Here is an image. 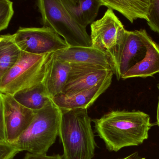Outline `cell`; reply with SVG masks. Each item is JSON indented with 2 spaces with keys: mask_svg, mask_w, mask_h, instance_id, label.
Masks as SVG:
<instances>
[{
  "mask_svg": "<svg viewBox=\"0 0 159 159\" xmlns=\"http://www.w3.org/2000/svg\"><path fill=\"white\" fill-rule=\"evenodd\" d=\"M61 111L52 101L39 111L28 129L13 144L19 152L46 155L59 133Z\"/></svg>",
  "mask_w": 159,
  "mask_h": 159,
  "instance_id": "obj_4",
  "label": "cell"
},
{
  "mask_svg": "<svg viewBox=\"0 0 159 159\" xmlns=\"http://www.w3.org/2000/svg\"><path fill=\"white\" fill-rule=\"evenodd\" d=\"M70 70V63L56 58L52 54L43 82L51 99L62 93Z\"/></svg>",
  "mask_w": 159,
  "mask_h": 159,
  "instance_id": "obj_13",
  "label": "cell"
},
{
  "mask_svg": "<svg viewBox=\"0 0 159 159\" xmlns=\"http://www.w3.org/2000/svg\"><path fill=\"white\" fill-rule=\"evenodd\" d=\"M61 2L76 22L85 28L95 21L102 6L101 0H61Z\"/></svg>",
  "mask_w": 159,
  "mask_h": 159,
  "instance_id": "obj_14",
  "label": "cell"
},
{
  "mask_svg": "<svg viewBox=\"0 0 159 159\" xmlns=\"http://www.w3.org/2000/svg\"><path fill=\"white\" fill-rule=\"evenodd\" d=\"M21 51L34 54H53L69 47L63 38L48 28H20L13 35Z\"/></svg>",
  "mask_w": 159,
  "mask_h": 159,
  "instance_id": "obj_8",
  "label": "cell"
},
{
  "mask_svg": "<svg viewBox=\"0 0 159 159\" xmlns=\"http://www.w3.org/2000/svg\"><path fill=\"white\" fill-rule=\"evenodd\" d=\"M157 123L159 127V97L158 100V103L157 110Z\"/></svg>",
  "mask_w": 159,
  "mask_h": 159,
  "instance_id": "obj_24",
  "label": "cell"
},
{
  "mask_svg": "<svg viewBox=\"0 0 159 159\" xmlns=\"http://www.w3.org/2000/svg\"><path fill=\"white\" fill-rule=\"evenodd\" d=\"M53 54L56 58L70 64L93 65L115 72L114 64L111 60L103 53L92 47H68Z\"/></svg>",
  "mask_w": 159,
  "mask_h": 159,
  "instance_id": "obj_12",
  "label": "cell"
},
{
  "mask_svg": "<svg viewBox=\"0 0 159 159\" xmlns=\"http://www.w3.org/2000/svg\"><path fill=\"white\" fill-rule=\"evenodd\" d=\"M147 21L151 30L159 35V0H151Z\"/></svg>",
  "mask_w": 159,
  "mask_h": 159,
  "instance_id": "obj_19",
  "label": "cell"
},
{
  "mask_svg": "<svg viewBox=\"0 0 159 159\" xmlns=\"http://www.w3.org/2000/svg\"><path fill=\"white\" fill-rule=\"evenodd\" d=\"M52 55H34L21 51L17 62L2 78L0 93L13 96L43 83Z\"/></svg>",
  "mask_w": 159,
  "mask_h": 159,
  "instance_id": "obj_5",
  "label": "cell"
},
{
  "mask_svg": "<svg viewBox=\"0 0 159 159\" xmlns=\"http://www.w3.org/2000/svg\"><path fill=\"white\" fill-rule=\"evenodd\" d=\"M92 47L107 56L117 76L119 62L126 30L112 9H108L100 19L91 24Z\"/></svg>",
  "mask_w": 159,
  "mask_h": 159,
  "instance_id": "obj_7",
  "label": "cell"
},
{
  "mask_svg": "<svg viewBox=\"0 0 159 159\" xmlns=\"http://www.w3.org/2000/svg\"><path fill=\"white\" fill-rule=\"evenodd\" d=\"M159 73V45L145 30H126L119 62L118 80L146 78Z\"/></svg>",
  "mask_w": 159,
  "mask_h": 159,
  "instance_id": "obj_2",
  "label": "cell"
},
{
  "mask_svg": "<svg viewBox=\"0 0 159 159\" xmlns=\"http://www.w3.org/2000/svg\"><path fill=\"white\" fill-rule=\"evenodd\" d=\"M2 95L6 141L13 144L28 129L33 119L35 112L19 103L12 95Z\"/></svg>",
  "mask_w": 159,
  "mask_h": 159,
  "instance_id": "obj_9",
  "label": "cell"
},
{
  "mask_svg": "<svg viewBox=\"0 0 159 159\" xmlns=\"http://www.w3.org/2000/svg\"><path fill=\"white\" fill-rule=\"evenodd\" d=\"M13 96L19 103L34 112L43 109L52 101L43 83L18 91Z\"/></svg>",
  "mask_w": 159,
  "mask_h": 159,
  "instance_id": "obj_16",
  "label": "cell"
},
{
  "mask_svg": "<svg viewBox=\"0 0 159 159\" xmlns=\"http://www.w3.org/2000/svg\"><path fill=\"white\" fill-rule=\"evenodd\" d=\"M19 152L13 144L0 143V159H12Z\"/></svg>",
  "mask_w": 159,
  "mask_h": 159,
  "instance_id": "obj_20",
  "label": "cell"
},
{
  "mask_svg": "<svg viewBox=\"0 0 159 159\" xmlns=\"http://www.w3.org/2000/svg\"><path fill=\"white\" fill-rule=\"evenodd\" d=\"M1 36H0V40H1Z\"/></svg>",
  "mask_w": 159,
  "mask_h": 159,
  "instance_id": "obj_26",
  "label": "cell"
},
{
  "mask_svg": "<svg viewBox=\"0 0 159 159\" xmlns=\"http://www.w3.org/2000/svg\"><path fill=\"white\" fill-rule=\"evenodd\" d=\"M63 157L59 155L56 156H48L43 154H32L28 153L24 159H63Z\"/></svg>",
  "mask_w": 159,
  "mask_h": 159,
  "instance_id": "obj_22",
  "label": "cell"
},
{
  "mask_svg": "<svg viewBox=\"0 0 159 159\" xmlns=\"http://www.w3.org/2000/svg\"><path fill=\"white\" fill-rule=\"evenodd\" d=\"M157 87L158 88V89L159 90V84H158V85H157Z\"/></svg>",
  "mask_w": 159,
  "mask_h": 159,
  "instance_id": "obj_25",
  "label": "cell"
},
{
  "mask_svg": "<svg viewBox=\"0 0 159 159\" xmlns=\"http://www.w3.org/2000/svg\"><path fill=\"white\" fill-rule=\"evenodd\" d=\"M14 14L13 2L0 0V32L7 28Z\"/></svg>",
  "mask_w": 159,
  "mask_h": 159,
  "instance_id": "obj_18",
  "label": "cell"
},
{
  "mask_svg": "<svg viewBox=\"0 0 159 159\" xmlns=\"http://www.w3.org/2000/svg\"><path fill=\"white\" fill-rule=\"evenodd\" d=\"M37 6L44 27L63 38L69 47H91L90 35L70 15L61 0H39Z\"/></svg>",
  "mask_w": 159,
  "mask_h": 159,
  "instance_id": "obj_6",
  "label": "cell"
},
{
  "mask_svg": "<svg viewBox=\"0 0 159 159\" xmlns=\"http://www.w3.org/2000/svg\"><path fill=\"white\" fill-rule=\"evenodd\" d=\"M102 6L116 10L133 23L137 19L147 20L151 0H101Z\"/></svg>",
  "mask_w": 159,
  "mask_h": 159,
  "instance_id": "obj_15",
  "label": "cell"
},
{
  "mask_svg": "<svg viewBox=\"0 0 159 159\" xmlns=\"http://www.w3.org/2000/svg\"><path fill=\"white\" fill-rule=\"evenodd\" d=\"M7 143L6 138L4 116L3 103L2 95L0 93V143Z\"/></svg>",
  "mask_w": 159,
  "mask_h": 159,
  "instance_id": "obj_21",
  "label": "cell"
},
{
  "mask_svg": "<svg viewBox=\"0 0 159 159\" xmlns=\"http://www.w3.org/2000/svg\"><path fill=\"white\" fill-rule=\"evenodd\" d=\"M59 135L64 159H92L95 143L88 109L61 110Z\"/></svg>",
  "mask_w": 159,
  "mask_h": 159,
  "instance_id": "obj_3",
  "label": "cell"
},
{
  "mask_svg": "<svg viewBox=\"0 0 159 159\" xmlns=\"http://www.w3.org/2000/svg\"><path fill=\"white\" fill-rule=\"evenodd\" d=\"M21 53L13 39V35H1L0 40V83L4 75L12 68Z\"/></svg>",
  "mask_w": 159,
  "mask_h": 159,
  "instance_id": "obj_17",
  "label": "cell"
},
{
  "mask_svg": "<svg viewBox=\"0 0 159 159\" xmlns=\"http://www.w3.org/2000/svg\"><path fill=\"white\" fill-rule=\"evenodd\" d=\"M94 122L107 148L114 152L143 144L152 126L149 115L140 111H111Z\"/></svg>",
  "mask_w": 159,
  "mask_h": 159,
  "instance_id": "obj_1",
  "label": "cell"
},
{
  "mask_svg": "<svg viewBox=\"0 0 159 159\" xmlns=\"http://www.w3.org/2000/svg\"><path fill=\"white\" fill-rule=\"evenodd\" d=\"M112 78L110 77L93 87L71 95L61 93L52 98V101L61 110L88 109L109 87Z\"/></svg>",
  "mask_w": 159,
  "mask_h": 159,
  "instance_id": "obj_11",
  "label": "cell"
},
{
  "mask_svg": "<svg viewBox=\"0 0 159 159\" xmlns=\"http://www.w3.org/2000/svg\"><path fill=\"white\" fill-rule=\"evenodd\" d=\"M122 159H145V158L141 157L139 156L138 152H135V153L128 156L127 157Z\"/></svg>",
  "mask_w": 159,
  "mask_h": 159,
  "instance_id": "obj_23",
  "label": "cell"
},
{
  "mask_svg": "<svg viewBox=\"0 0 159 159\" xmlns=\"http://www.w3.org/2000/svg\"><path fill=\"white\" fill-rule=\"evenodd\" d=\"M114 75L113 71L102 67L72 63L68 80L61 93L71 95L88 89Z\"/></svg>",
  "mask_w": 159,
  "mask_h": 159,
  "instance_id": "obj_10",
  "label": "cell"
}]
</instances>
